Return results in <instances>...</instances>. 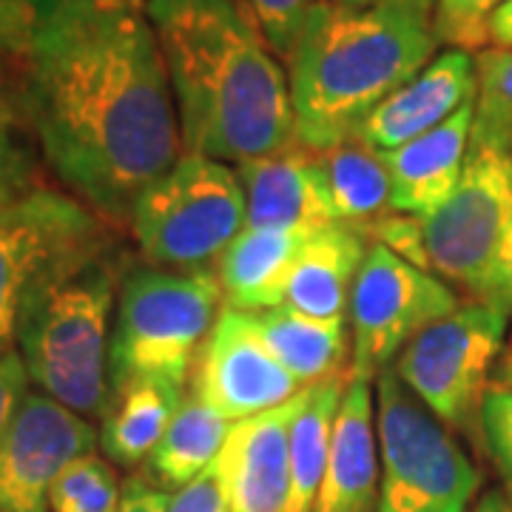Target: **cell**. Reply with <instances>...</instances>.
<instances>
[{
	"label": "cell",
	"instance_id": "cell-35",
	"mask_svg": "<svg viewBox=\"0 0 512 512\" xmlns=\"http://www.w3.org/2000/svg\"><path fill=\"white\" fill-rule=\"evenodd\" d=\"M29 384L32 379L26 373V365H23L18 350L0 356V439L15 419L23 399L29 396Z\"/></svg>",
	"mask_w": 512,
	"mask_h": 512
},
{
	"label": "cell",
	"instance_id": "cell-14",
	"mask_svg": "<svg viewBox=\"0 0 512 512\" xmlns=\"http://www.w3.org/2000/svg\"><path fill=\"white\" fill-rule=\"evenodd\" d=\"M476 89V55L447 49L370 111L350 137L379 154L393 151L447 123L476 100Z\"/></svg>",
	"mask_w": 512,
	"mask_h": 512
},
{
	"label": "cell",
	"instance_id": "cell-25",
	"mask_svg": "<svg viewBox=\"0 0 512 512\" xmlns=\"http://www.w3.org/2000/svg\"><path fill=\"white\" fill-rule=\"evenodd\" d=\"M322 171L328 180L336 220L350 228H367L393 211V185L382 154L362 146L359 140H342L319 151Z\"/></svg>",
	"mask_w": 512,
	"mask_h": 512
},
{
	"label": "cell",
	"instance_id": "cell-4",
	"mask_svg": "<svg viewBox=\"0 0 512 512\" xmlns=\"http://www.w3.org/2000/svg\"><path fill=\"white\" fill-rule=\"evenodd\" d=\"M123 259L106 242L37 293L18 333V353L40 393L80 416H103L109 345Z\"/></svg>",
	"mask_w": 512,
	"mask_h": 512
},
{
	"label": "cell",
	"instance_id": "cell-40",
	"mask_svg": "<svg viewBox=\"0 0 512 512\" xmlns=\"http://www.w3.org/2000/svg\"><path fill=\"white\" fill-rule=\"evenodd\" d=\"M495 384L510 387L512 390V350L510 353H504V356H501V362H498V367H495Z\"/></svg>",
	"mask_w": 512,
	"mask_h": 512
},
{
	"label": "cell",
	"instance_id": "cell-29",
	"mask_svg": "<svg viewBox=\"0 0 512 512\" xmlns=\"http://www.w3.org/2000/svg\"><path fill=\"white\" fill-rule=\"evenodd\" d=\"M507 0H436L433 35L439 46L478 55L490 46V20Z\"/></svg>",
	"mask_w": 512,
	"mask_h": 512
},
{
	"label": "cell",
	"instance_id": "cell-26",
	"mask_svg": "<svg viewBox=\"0 0 512 512\" xmlns=\"http://www.w3.org/2000/svg\"><path fill=\"white\" fill-rule=\"evenodd\" d=\"M478 89L470 148L512 157V49H484L476 55Z\"/></svg>",
	"mask_w": 512,
	"mask_h": 512
},
{
	"label": "cell",
	"instance_id": "cell-30",
	"mask_svg": "<svg viewBox=\"0 0 512 512\" xmlns=\"http://www.w3.org/2000/svg\"><path fill=\"white\" fill-rule=\"evenodd\" d=\"M478 427L484 447L493 458L495 470L504 481V493L512 498V390L501 384H490L481 413H478Z\"/></svg>",
	"mask_w": 512,
	"mask_h": 512
},
{
	"label": "cell",
	"instance_id": "cell-18",
	"mask_svg": "<svg viewBox=\"0 0 512 512\" xmlns=\"http://www.w3.org/2000/svg\"><path fill=\"white\" fill-rule=\"evenodd\" d=\"M473 106L476 100L458 109L439 128L384 151L382 160L393 185V211L424 220L453 197L470 154Z\"/></svg>",
	"mask_w": 512,
	"mask_h": 512
},
{
	"label": "cell",
	"instance_id": "cell-15",
	"mask_svg": "<svg viewBox=\"0 0 512 512\" xmlns=\"http://www.w3.org/2000/svg\"><path fill=\"white\" fill-rule=\"evenodd\" d=\"M248 205L245 228H305L319 231L336 225L328 180L319 151L302 146L234 165Z\"/></svg>",
	"mask_w": 512,
	"mask_h": 512
},
{
	"label": "cell",
	"instance_id": "cell-3",
	"mask_svg": "<svg viewBox=\"0 0 512 512\" xmlns=\"http://www.w3.org/2000/svg\"><path fill=\"white\" fill-rule=\"evenodd\" d=\"M433 20L316 0L288 57L296 140L325 151L436 57Z\"/></svg>",
	"mask_w": 512,
	"mask_h": 512
},
{
	"label": "cell",
	"instance_id": "cell-34",
	"mask_svg": "<svg viewBox=\"0 0 512 512\" xmlns=\"http://www.w3.org/2000/svg\"><path fill=\"white\" fill-rule=\"evenodd\" d=\"M473 296H476V302H484L495 311H501L507 319L512 316V220L504 231V239L498 245V254H495L490 271Z\"/></svg>",
	"mask_w": 512,
	"mask_h": 512
},
{
	"label": "cell",
	"instance_id": "cell-31",
	"mask_svg": "<svg viewBox=\"0 0 512 512\" xmlns=\"http://www.w3.org/2000/svg\"><path fill=\"white\" fill-rule=\"evenodd\" d=\"M40 9L43 0H0V89L15 69L23 72Z\"/></svg>",
	"mask_w": 512,
	"mask_h": 512
},
{
	"label": "cell",
	"instance_id": "cell-32",
	"mask_svg": "<svg viewBox=\"0 0 512 512\" xmlns=\"http://www.w3.org/2000/svg\"><path fill=\"white\" fill-rule=\"evenodd\" d=\"M259 23L265 40L271 43L279 57H291L293 43L302 32V23L308 18L316 0H242Z\"/></svg>",
	"mask_w": 512,
	"mask_h": 512
},
{
	"label": "cell",
	"instance_id": "cell-22",
	"mask_svg": "<svg viewBox=\"0 0 512 512\" xmlns=\"http://www.w3.org/2000/svg\"><path fill=\"white\" fill-rule=\"evenodd\" d=\"M185 393L188 390L160 382H134L109 393L100 416V447L111 464L128 470L146 464L180 410Z\"/></svg>",
	"mask_w": 512,
	"mask_h": 512
},
{
	"label": "cell",
	"instance_id": "cell-19",
	"mask_svg": "<svg viewBox=\"0 0 512 512\" xmlns=\"http://www.w3.org/2000/svg\"><path fill=\"white\" fill-rule=\"evenodd\" d=\"M311 234L305 228H245L217 262L222 305L242 313L285 305L293 265Z\"/></svg>",
	"mask_w": 512,
	"mask_h": 512
},
{
	"label": "cell",
	"instance_id": "cell-21",
	"mask_svg": "<svg viewBox=\"0 0 512 512\" xmlns=\"http://www.w3.org/2000/svg\"><path fill=\"white\" fill-rule=\"evenodd\" d=\"M248 319L262 345L302 387L342 373V362L348 356V336L342 322L316 319L291 305L248 313Z\"/></svg>",
	"mask_w": 512,
	"mask_h": 512
},
{
	"label": "cell",
	"instance_id": "cell-9",
	"mask_svg": "<svg viewBox=\"0 0 512 512\" xmlns=\"http://www.w3.org/2000/svg\"><path fill=\"white\" fill-rule=\"evenodd\" d=\"M510 319L484 302H467L424 328L396 356L393 373L450 430L478 421L481 402L504 356Z\"/></svg>",
	"mask_w": 512,
	"mask_h": 512
},
{
	"label": "cell",
	"instance_id": "cell-11",
	"mask_svg": "<svg viewBox=\"0 0 512 512\" xmlns=\"http://www.w3.org/2000/svg\"><path fill=\"white\" fill-rule=\"evenodd\" d=\"M512 220V157L470 148L453 197L421 220L430 271L476 293Z\"/></svg>",
	"mask_w": 512,
	"mask_h": 512
},
{
	"label": "cell",
	"instance_id": "cell-6",
	"mask_svg": "<svg viewBox=\"0 0 512 512\" xmlns=\"http://www.w3.org/2000/svg\"><path fill=\"white\" fill-rule=\"evenodd\" d=\"M128 225L148 265L205 271L248 225L237 168L183 151L134 202Z\"/></svg>",
	"mask_w": 512,
	"mask_h": 512
},
{
	"label": "cell",
	"instance_id": "cell-10",
	"mask_svg": "<svg viewBox=\"0 0 512 512\" xmlns=\"http://www.w3.org/2000/svg\"><path fill=\"white\" fill-rule=\"evenodd\" d=\"M458 308L453 285L370 242L350 291L348 376L376 382L421 330Z\"/></svg>",
	"mask_w": 512,
	"mask_h": 512
},
{
	"label": "cell",
	"instance_id": "cell-13",
	"mask_svg": "<svg viewBox=\"0 0 512 512\" xmlns=\"http://www.w3.org/2000/svg\"><path fill=\"white\" fill-rule=\"evenodd\" d=\"M188 390L239 424L288 404L302 384L262 345L248 313L222 305L197 356Z\"/></svg>",
	"mask_w": 512,
	"mask_h": 512
},
{
	"label": "cell",
	"instance_id": "cell-28",
	"mask_svg": "<svg viewBox=\"0 0 512 512\" xmlns=\"http://www.w3.org/2000/svg\"><path fill=\"white\" fill-rule=\"evenodd\" d=\"M123 484L109 458L97 453L72 461L49 493V512H117Z\"/></svg>",
	"mask_w": 512,
	"mask_h": 512
},
{
	"label": "cell",
	"instance_id": "cell-33",
	"mask_svg": "<svg viewBox=\"0 0 512 512\" xmlns=\"http://www.w3.org/2000/svg\"><path fill=\"white\" fill-rule=\"evenodd\" d=\"M168 512H231V493L225 476V458L211 461L200 476L168 493Z\"/></svg>",
	"mask_w": 512,
	"mask_h": 512
},
{
	"label": "cell",
	"instance_id": "cell-8",
	"mask_svg": "<svg viewBox=\"0 0 512 512\" xmlns=\"http://www.w3.org/2000/svg\"><path fill=\"white\" fill-rule=\"evenodd\" d=\"M106 242L109 234L89 205L55 188H37L0 208V356L18 348L37 293Z\"/></svg>",
	"mask_w": 512,
	"mask_h": 512
},
{
	"label": "cell",
	"instance_id": "cell-23",
	"mask_svg": "<svg viewBox=\"0 0 512 512\" xmlns=\"http://www.w3.org/2000/svg\"><path fill=\"white\" fill-rule=\"evenodd\" d=\"M234 427V421L220 416L211 404L188 390L160 444L148 456L146 478L165 493L180 490L191 478L200 476L211 461L220 458Z\"/></svg>",
	"mask_w": 512,
	"mask_h": 512
},
{
	"label": "cell",
	"instance_id": "cell-1",
	"mask_svg": "<svg viewBox=\"0 0 512 512\" xmlns=\"http://www.w3.org/2000/svg\"><path fill=\"white\" fill-rule=\"evenodd\" d=\"M18 97L43 160L111 222L183 157L146 0H43Z\"/></svg>",
	"mask_w": 512,
	"mask_h": 512
},
{
	"label": "cell",
	"instance_id": "cell-27",
	"mask_svg": "<svg viewBox=\"0 0 512 512\" xmlns=\"http://www.w3.org/2000/svg\"><path fill=\"white\" fill-rule=\"evenodd\" d=\"M29 131L18 94L9 92V86L0 89V208L40 188V165Z\"/></svg>",
	"mask_w": 512,
	"mask_h": 512
},
{
	"label": "cell",
	"instance_id": "cell-7",
	"mask_svg": "<svg viewBox=\"0 0 512 512\" xmlns=\"http://www.w3.org/2000/svg\"><path fill=\"white\" fill-rule=\"evenodd\" d=\"M382 490L376 512H467L481 470L450 427L387 367L373 382Z\"/></svg>",
	"mask_w": 512,
	"mask_h": 512
},
{
	"label": "cell",
	"instance_id": "cell-5",
	"mask_svg": "<svg viewBox=\"0 0 512 512\" xmlns=\"http://www.w3.org/2000/svg\"><path fill=\"white\" fill-rule=\"evenodd\" d=\"M222 308L217 274L128 268L109 345V393L134 382L185 390Z\"/></svg>",
	"mask_w": 512,
	"mask_h": 512
},
{
	"label": "cell",
	"instance_id": "cell-24",
	"mask_svg": "<svg viewBox=\"0 0 512 512\" xmlns=\"http://www.w3.org/2000/svg\"><path fill=\"white\" fill-rule=\"evenodd\" d=\"M348 384V370L308 384L296 396V410L288 433L291 450V501L288 512H313L328 464L330 430Z\"/></svg>",
	"mask_w": 512,
	"mask_h": 512
},
{
	"label": "cell",
	"instance_id": "cell-17",
	"mask_svg": "<svg viewBox=\"0 0 512 512\" xmlns=\"http://www.w3.org/2000/svg\"><path fill=\"white\" fill-rule=\"evenodd\" d=\"M296 396L288 404L268 410L256 419L239 421L231 430L222 450L231 512H288V501H291L288 433L296 410Z\"/></svg>",
	"mask_w": 512,
	"mask_h": 512
},
{
	"label": "cell",
	"instance_id": "cell-16",
	"mask_svg": "<svg viewBox=\"0 0 512 512\" xmlns=\"http://www.w3.org/2000/svg\"><path fill=\"white\" fill-rule=\"evenodd\" d=\"M382 490V458L376 433L373 382L348 376L333 419L328 464L313 512H376Z\"/></svg>",
	"mask_w": 512,
	"mask_h": 512
},
{
	"label": "cell",
	"instance_id": "cell-39",
	"mask_svg": "<svg viewBox=\"0 0 512 512\" xmlns=\"http://www.w3.org/2000/svg\"><path fill=\"white\" fill-rule=\"evenodd\" d=\"M467 512H512V498L504 490H487Z\"/></svg>",
	"mask_w": 512,
	"mask_h": 512
},
{
	"label": "cell",
	"instance_id": "cell-2",
	"mask_svg": "<svg viewBox=\"0 0 512 512\" xmlns=\"http://www.w3.org/2000/svg\"><path fill=\"white\" fill-rule=\"evenodd\" d=\"M185 151L248 163L296 143L288 74L242 0H146Z\"/></svg>",
	"mask_w": 512,
	"mask_h": 512
},
{
	"label": "cell",
	"instance_id": "cell-12",
	"mask_svg": "<svg viewBox=\"0 0 512 512\" xmlns=\"http://www.w3.org/2000/svg\"><path fill=\"white\" fill-rule=\"evenodd\" d=\"M97 444L86 416L29 390L0 439V512H49L60 473Z\"/></svg>",
	"mask_w": 512,
	"mask_h": 512
},
{
	"label": "cell",
	"instance_id": "cell-38",
	"mask_svg": "<svg viewBox=\"0 0 512 512\" xmlns=\"http://www.w3.org/2000/svg\"><path fill=\"white\" fill-rule=\"evenodd\" d=\"M490 43L495 49H512V0H507L490 20Z\"/></svg>",
	"mask_w": 512,
	"mask_h": 512
},
{
	"label": "cell",
	"instance_id": "cell-37",
	"mask_svg": "<svg viewBox=\"0 0 512 512\" xmlns=\"http://www.w3.org/2000/svg\"><path fill=\"white\" fill-rule=\"evenodd\" d=\"M328 3L353 6V9H399L427 20H433V6H436V0H328Z\"/></svg>",
	"mask_w": 512,
	"mask_h": 512
},
{
	"label": "cell",
	"instance_id": "cell-36",
	"mask_svg": "<svg viewBox=\"0 0 512 512\" xmlns=\"http://www.w3.org/2000/svg\"><path fill=\"white\" fill-rule=\"evenodd\" d=\"M117 512H168V493L151 484L146 476H131L123 484Z\"/></svg>",
	"mask_w": 512,
	"mask_h": 512
},
{
	"label": "cell",
	"instance_id": "cell-20",
	"mask_svg": "<svg viewBox=\"0 0 512 512\" xmlns=\"http://www.w3.org/2000/svg\"><path fill=\"white\" fill-rule=\"evenodd\" d=\"M367 248L365 234L342 222L313 231L293 265L285 305L316 319L345 322L350 291Z\"/></svg>",
	"mask_w": 512,
	"mask_h": 512
}]
</instances>
